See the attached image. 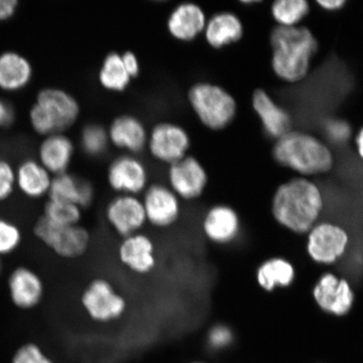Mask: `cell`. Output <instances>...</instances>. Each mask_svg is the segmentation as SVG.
<instances>
[{"label": "cell", "mask_w": 363, "mask_h": 363, "mask_svg": "<svg viewBox=\"0 0 363 363\" xmlns=\"http://www.w3.org/2000/svg\"><path fill=\"white\" fill-rule=\"evenodd\" d=\"M318 186L303 178L294 179L277 189L272 211L275 220L294 233H310L323 210Z\"/></svg>", "instance_id": "obj_1"}, {"label": "cell", "mask_w": 363, "mask_h": 363, "mask_svg": "<svg viewBox=\"0 0 363 363\" xmlns=\"http://www.w3.org/2000/svg\"><path fill=\"white\" fill-rule=\"evenodd\" d=\"M271 44L275 74L290 83L305 78L318 49L311 31L306 27L279 26L272 30Z\"/></svg>", "instance_id": "obj_2"}, {"label": "cell", "mask_w": 363, "mask_h": 363, "mask_svg": "<svg viewBox=\"0 0 363 363\" xmlns=\"http://www.w3.org/2000/svg\"><path fill=\"white\" fill-rule=\"evenodd\" d=\"M274 157L281 165L302 175L325 174L333 166V156L319 139L301 131H289L278 140Z\"/></svg>", "instance_id": "obj_3"}, {"label": "cell", "mask_w": 363, "mask_h": 363, "mask_svg": "<svg viewBox=\"0 0 363 363\" xmlns=\"http://www.w3.org/2000/svg\"><path fill=\"white\" fill-rule=\"evenodd\" d=\"M80 106L66 91L47 88L40 91L30 111V122L36 133L45 136L62 133L78 120Z\"/></svg>", "instance_id": "obj_4"}, {"label": "cell", "mask_w": 363, "mask_h": 363, "mask_svg": "<svg viewBox=\"0 0 363 363\" xmlns=\"http://www.w3.org/2000/svg\"><path fill=\"white\" fill-rule=\"evenodd\" d=\"M188 98L199 121L211 130L225 128L237 113L234 98L220 86L206 82L195 84L189 90Z\"/></svg>", "instance_id": "obj_5"}, {"label": "cell", "mask_w": 363, "mask_h": 363, "mask_svg": "<svg viewBox=\"0 0 363 363\" xmlns=\"http://www.w3.org/2000/svg\"><path fill=\"white\" fill-rule=\"evenodd\" d=\"M80 305L90 320L111 324L126 315L129 303L111 280L99 277L91 280L82 291Z\"/></svg>", "instance_id": "obj_6"}, {"label": "cell", "mask_w": 363, "mask_h": 363, "mask_svg": "<svg viewBox=\"0 0 363 363\" xmlns=\"http://www.w3.org/2000/svg\"><path fill=\"white\" fill-rule=\"evenodd\" d=\"M34 234L45 247L65 259H77L89 251V231L81 225L60 226L50 223L42 216L35 222Z\"/></svg>", "instance_id": "obj_7"}, {"label": "cell", "mask_w": 363, "mask_h": 363, "mask_svg": "<svg viewBox=\"0 0 363 363\" xmlns=\"http://www.w3.org/2000/svg\"><path fill=\"white\" fill-rule=\"evenodd\" d=\"M140 198L147 225L164 230L178 224L183 215V201L169 186L162 184L149 185Z\"/></svg>", "instance_id": "obj_8"}, {"label": "cell", "mask_w": 363, "mask_h": 363, "mask_svg": "<svg viewBox=\"0 0 363 363\" xmlns=\"http://www.w3.org/2000/svg\"><path fill=\"white\" fill-rule=\"evenodd\" d=\"M104 219L121 238L143 231L147 225L142 198L135 195L116 194L104 208Z\"/></svg>", "instance_id": "obj_9"}, {"label": "cell", "mask_w": 363, "mask_h": 363, "mask_svg": "<svg viewBox=\"0 0 363 363\" xmlns=\"http://www.w3.org/2000/svg\"><path fill=\"white\" fill-rule=\"evenodd\" d=\"M167 183L182 201L193 202L206 191L208 174L196 158L186 156L170 165Z\"/></svg>", "instance_id": "obj_10"}, {"label": "cell", "mask_w": 363, "mask_h": 363, "mask_svg": "<svg viewBox=\"0 0 363 363\" xmlns=\"http://www.w3.org/2000/svg\"><path fill=\"white\" fill-rule=\"evenodd\" d=\"M121 264L131 274L147 276L156 270L157 253L155 242L144 231L121 238L117 247Z\"/></svg>", "instance_id": "obj_11"}, {"label": "cell", "mask_w": 363, "mask_h": 363, "mask_svg": "<svg viewBox=\"0 0 363 363\" xmlns=\"http://www.w3.org/2000/svg\"><path fill=\"white\" fill-rule=\"evenodd\" d=\"M349 243L347 231L333 223L317 224L308 235L307 252L313 260L331 264L346 252Z\"/></svg>", "instance_id": "obj_12"}, {"label": "cell", "mask_w": 363, "mask_h": 363, "mask_svg": "<svg viewBox=\"0 0 363 363\" xmlns=\"http://www.w3.org/2000/svg\"><path fill=\"white\" fill-rule=\"evenodd\" d=\"M107 182L116 194L140 196L149 187L147 167L138 158L120 157L108 166Z\"/></svg>", "instance_id": "obj_13"}, {"label": "cell", "mask_w": 363, "mask_h": 363, "mask_svg": "<svg viewBox=\"0 0 363 363\" xmlns=\"http://www.w3.org/2000/svg\"><path fill=\"white\" fill-rule=\"evenodd\" d=\"M189 146L187 131L169 122L154 126L149 138V148L152 156L169 165L186 157Z\"/></svg>", "instance_id": "obj_14"}, {"label": "cell", "mask_w": 363, "mask_h": 363, "mask_svg": "<svg viewBox=\"0 0 363 363\" xmlns=\"http://www.w3.org/2000/svg\"><path fill=\"white\" fill-rule=\"evenodd\" d=\"M313 297L322 311L337 316L347 315L354 301L350 284L333 274L321 277L313 290Z\"/></svg>", "instance_id": "obj_15"}, {"label": "cell", "mask_w": 363, "mask_h": 363, "mask_svg": "<svg viewBox=\"0 0 363 363\" xmlns=\"http://www.w3.org/2000/svg\"><path fill=\"white\" fill-rule=\"evenodd\" d=\"M202 233L208 240L217 245L233 242L240 230L237 212L225 204H216L208 208L201 220Z\"/></svg>", "instance_id": "obj_16"}, {"label": "cell", "mask_w": 363, "mask_h": 363, "mask_svg": "<svg viewBox=\"0 0 363 363\" xmlns=\"http://www.w3.org/2000/svg\"><path fill=\"white\" fill-rule=\"evenodd\" d=\"M12 303L21 310H30L42 302L45 288L40 277L26 267L13 269L8 279Z\"/></svg>", "instance_id": "obj_17"}, {"label": "cell", "mask_w": 363, "mask_h": 363, "mask_svg": "<svg viewBox=\"0 0 363 363\" xmlns=\"http://www.w3.org/2000/svg\"><path fill=\"white\" fill-rule=\"evenodd\" d=\"M48 199L75 204L84 211L94 202L95 193L89 181L68 174L53 176Z\"/></svg>", "instance_id": "obj_18"}, {"label": "cell", "mask_w": 363, "mask_h": 363, "mask_svg": "<svg viewBox=\"0 0 363 363\" xmlns=\"http://www.w3.org/2000/svg\"><path fill=\"white\" fill-rule=\"evenodd\" d=\"M206 15L201 7L194 3H184L177 6L167 20V29L174 38L190 42L204 30Z\"/></svg>", "instance_id": "obj_19"}, {"label": "cell", "mask_w": 363, "mask_h": 363, "mask_svg": "<svg viewBox=\"0 0 363 363\" xmlns=\"http://www.w3.org/2000/svg\"><path fill=\"white\" fill-rule=\"evenodd\" d=\"M74 147L62 133L47 136L39 147V162L53 176L65 174L69 167Z\"/></svg>", "instance_id": "obj_20"}, {"label": "cell", "mask_w": 363, "mask_h": 363, "mask_svg": "<svg viewBox=\"0 0 363 363\" xmlns=\"http://www.w3.org/2000/svg\"><path fill=\"white\" fill-rule=\"evenodd\" d=\"M33 77V65L21 54L13 51L0 54V89L16 92L25 89Z\"/></svg>", "instance_id": "obj_21"}, {"label": "cell", "mask_w": 363, "mask_h": 363, "mask_svg": "<svg viewBox=\"0 0 363 363\" xmlns=\"http://www.w3.org/2000/svg\"><path fill=\"white\" fill-rule=\"evenodd\" d=\"M254 110L270 136L279 139L290 131L291 120L289 113L278 106L264 90L257 89L252 97Z\"/></svg>", "instance_id": "obj_22"}, {"label": "cell", "mask_w": 363, "mask_h": 363, "mask_svg": "<svg viewBox=\"0 0 363 363\" xmlns=\"http://www.w3.org/2000/svg\"><path fill=\"white\" fill-rule=\"evenodd\" d=\"M52 178V174L33 159L22 162L16 170V188L30 199L48 196Z\"/></svg>", "instance_id": "obj_23"}, {"label": "cell", "mask_w": 363, "mask_h": 363, "mask_svg": "<svg viewBox=\"0 0 363 363\" xmlns=\"http://www.w3.org/2000/svg\"><path fill=\"white\" fill-rule=\"evenodd\" d=\"M108 139L117 147L139 152L147 143V131L142 122L133 116H121L113 120Z\"/></svg>", "instance_id": "obj_24"}, {"label": "cell", "mask_w": 363, "mask_h": 363, "mask_svg": "<svg viewBox=\"0 0 363 363\" xmlns=\"http://www.w3.org/2000/svg\"><path fill=\"white\" fill-rule=\"evenodd\" d=\"M204 35L207 43L215 48L238 42L243 35L239 18L230 12L216 13L206 23Z\"/></svg>", "instance_id": "obj_25"}, {"label": "cell", "mask_w": 363, "mask_h": 363, "mask_svg": "<svg viewBox=\"0 0 363 363\" xmlns=\"http://www.w3.org/2000/svg\"><path fill=\"white\" fill-rule=\"evenodd\" d=\"M295 276L293 265L283 258H272L258 269L257 279L261 288L271 292L277 287H288Z\"/></svg>", "instance_id": "obj_26"}, {"label": "cell", "mask_w": 363, "mask_h": 363, "mask_svg": "<svg viewBox=\"0 0 363 363\" xmlns=\"http://www.w3.org/2000/svg\"><path fill=\"white\" fill-rule=\"evenodd\" d=\"M99 79L103 87L108 90L121 92L127 88L131 78L125 70L119 53H108L104 59Z\"/></svg>", "instance_id": "obj_27"}, {"label": "cell", "mask_w": 363, "mask_h": 363, "mask_svg": "<svg viewBox=\"0 0 363 363\" xmlns=\"http://www.w3.org/2000/svg\"><path fill=\"white\" fill-rule=\"evenodd\" d=\"M83 215L84 211L74 203L48 199L43 216L53 225L69 226L80 225Z\"/></svg>", "instance_id": "obj_28"}, {"label": "cell", "mask_w": 363, "mask_h": 363, "mask_svg": "<svg viewBox=\"0 0 363 363\" xmlns=\"http://www.w3.org/2000/svg\"><path fill=\"white\" fill-rule=\"evenodd\" d=\"M310 11L306 0H278L272 6L274 19L281 26H295Z\"/></svg>", "instance_id": "obj_29"}, {"label": "cell", "mask_w": 363, "mask_h": 363, "mask_svg": "<svg viewBox=\"0 0 363 363\" xmlns=\"http://www.w3.org/2000/svg\"><path fill=\"white\" fill-rule=\"evenodd\" d=\"M108 140L106 130L99 125H89L82 131V147L89 156H101L106 151Z\"/></svg>", "instance_id": "obj_30"}, {"label": "cell", "mask_w": 363, "mask_h": 363, "mask_svg": "<svg viewBox=\"0 0 363 363\" xmlns=\"http://www.w3.org/2000/svg\"><path fill=\"white\" fill-rule=\"evenodd\" d=\"M21 242L22 233L19 227L10 220L0 219V256L15 252Z\"/></svg>", "instance_id": "obj_31"}, {"label": "cell", "mask_w": 363, "mask_h": 363, "mask_svg": "<svg viewBox=\"0 0 363 363\" xmlns=\"http://www.w3.org/2000/svg\"><path fill=\"white\" fill-rule=\"evenodd\" d=\"M16 188V170L10 162L0 159V202L10 198Z\"/></svg>", "instance_id": "obj_32"}, {"label": "cell", "mask_w": 363, "mask_h": 363, "mask_svg": "<svg viewBox=\"0 0 363 363\" xmlns=\"http://www.w3.org/2000/svg\"><path fill=\"white\" fill-rule=\"evenodd\" d=\"M13 363H53L35 344H26L16 352Z\"/></svg>", "instance_id": "obj_33"}, {"label": "cell", "mask_w": 363, "mask_h": 363, "mask_svg": "<svg viewBox=\"0 0 363 363\" xmlns=\"http://www.w3.org/2000/svg\"><path fill=\"white\" fill-rule=\"evenodd\" d=\"M231 338H233V335L228 328L223 325H217L208 333V343L212 348L218 350V349L229 346Z\"/></svg>", "instance_id": "obj_34"}, {"label": "cell", "mask_w": 363, "mask_h": 363, "mask_svg": "<svg viewBox=\"0 0 363 363\" xmlns=\"http://www.w3.org/2000/svg\"><path fill=\"white\" fill-rule=\"evenodd\" d=\"M122 62L125 66V70L128 72L131 79L135 78L139 75L140 65L138 57L133 52H125L121 55Z\"/></svg>", "instance_id": "obj_35"}, {"label": "cell", "mask_w": 363, "mask_h": 363, "mask_svg": "<svg viewBox=\"0 0 363 363\" xmlns=\"http://www.w3.org/2000/svg\"><path fill=\"white\" fill-rule=\"evenodd\" d=\"M15 113L10 104L0 99V127H7L13 123Z\"/></svg>", "instance_id": "obj_36"}, {"label": "cell", "mask_w": 363, "mask_h": 363, "mask_svg": "<svg viewBox=\"0 0 363 363\" xmlns=\"http://www.w3.org/2000/svg\"><path fill=\"white\" fill-rule=\"evenodd\" d=\"M19 2L17 0H0V21H7L15 15Z\"/></svg>", "instance_id": "obj_37"}, {"label": "cell", "mask_w": 363, "mask_h": 363, "mask_svg": "<svg viewBox=\"0 0 363 363\" xmlns=\"http://www.w3.org/2000/svg\"><path fill=\"white\" fill-rule=\"evenodd\" d=\"M317 3L325 10L334 11L342 9L347 2L345 0H318Z\"/></svg>", "instance_id": "obj_38"}, {"label": "cell", "mask_w": 363, "mask_h": 363, "mask_svg": "<svg viewBox=\"0 0 363 363\" xmlns=\"http://www.w3.org/2000/svg\"><path fill=\"white\" fill-rule=\"evenodd\" d=\"M356 144L358 154H359V156L363 159V128H362L359 133L357 134Z\"/></svg>", "instance_id": "obj_39"}, {"label": "cell", "mask_w": 363, "mask_h": 363, "mask_svg": "<svg viewBox=\"0 0 363 363\" xmlns=\"http://www.w3.org/2000/svg\"><path fill=\"white\" fill-rule=\"evenodd\" d=\"M2 272V259L1 256H0V274H1Z\"/></svg>", "instance_id": "obj_40"}, {"label": "cell", "mask_w": 363, "mask_h": 363, "mask_svg": "<svg viewBox=\"0 0 363 363\" xmlns=\"http://www.w3.org/2000/svg\"><path fill=\"white\" fill-rule=\"evenodd\" d=\"M191 363H204V362H191Z\"/></svg>", "instance_id": "obj_41"}]
</instances>
